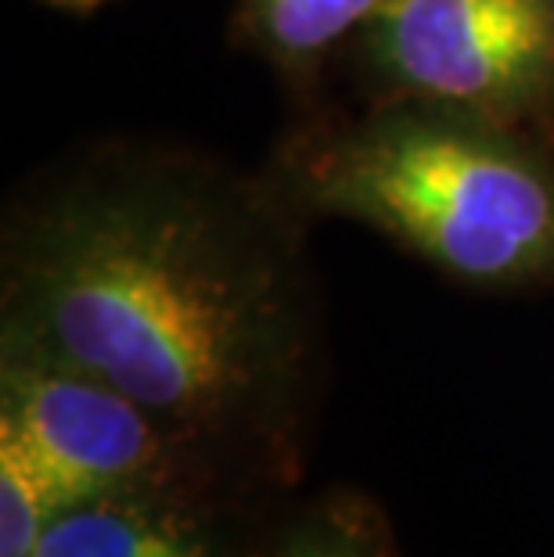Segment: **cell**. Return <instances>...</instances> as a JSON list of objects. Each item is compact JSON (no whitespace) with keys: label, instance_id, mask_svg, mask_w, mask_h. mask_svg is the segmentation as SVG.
<instances>
[{"label":"cell","instance_id":"1","mask_svg":"<svg viewBox=\"0 0 554 557\" xmlns=\"http://www.w3.org/2000/svg\"><path fill=\"white\" fill-rule=\"evenodd\" d=\"M0 338L120 388L259 507L303 479L321 320L263 173L137 140L47 170L4 220Z\"/></svg>","mask_w":554,"mask_h":557},{"label":"cell","instance_id":"2","mask_svg":"<svg viewBox=\"0 0 554 557\" xmlns=\"http://www.w3.org/2000/svg\"><path fill=\"white\" fill-rule=\"evenodd\" d=\"M263 176L299 216L385 234L476 292H554V140L407 98L313 120Z\"/></svg>","mask_w":554,"mask_h":557},{"label":"cell","instance_id":"3","mask_svg":"<svg viewBox=\"0 0 554 557\" xmlns=\"http://www.w3.org/2000/svg\"><path fill=\"white\" fill-rule=\"evenodd\" d=\"M0 438L37 471L58 515L112 496L259 504L120 388L0 338Z\"/></svg>","mask_w":554,"mask_h":557},{"label":"cell","instance_id":"4","mask_svg":"<svg viewBox=\"0 0 554 557\" xmlns=\"http://www.w3.org/2000/svg\"><path fill=\"white\" fill-rule=\"evenodd\" d=\"M349 47L371 101L446 104L554 140V0H385Z\"/></svg>","mask_w":554,"mask_h":557},{"label":"cell","instance_id":"5","mask_svg":"<svg viewBox=\"0 0 554 557\" xmlns=\"http://www.w3.org/2000/svg\"><path fill=\"white\" fill-rule=\"evenodd\" d=\"M256 515L198 496H112L54 515L33 557H259Z\"/></svg>","mask_w":554,"mask_h":557},{"label":"cell","instance_id":"6","mask_svg":"<svg viewBox=\"0 0 554 557\" xmlns=\"http://www.w3.org/2000/svg\"><path fill=\"white\" fill-rule=\"evenodd\" d=\"M385 0H238L234 37L296 90H310L338 47L360 37Z\"/></svg>","mask_w":554,"mask_h":557},{"label":"cell","instance_id":"7","mask_svg":"<svg viewBox=\"0 0 554 557\" xmlns=\"http://www.w3.org/2000/svg\"><path fill=\"white\" fill-rule=\"evenodd\" d=\"M267 557H404L382 504L364 490H324L270 536Z\"/></svg>","mask_w":554,"mask_h":557},{"label":"cell","instance_id":"8","mask_svg":"<svg viewBox=\"0 0 554 557\" xmlns=\"http://www.w3.org/2000/svg\"><path fill=\"white\" fill-rule=\"evenodd\" d=\"M58 507L37 471L8 438H0V557H33Z\"/></svg>","mask_w":554,"mask_h":557},{"label":"cell","instance_id":"9","mask_svg":"<svg viewBox=\"0 0 554 557\" xmlns=\"http://www.w3.org/2000/svg\"><path fill=\"white\" fill-rule=\"evenodd\" d=\"M47 4H54V8H62V11H98L101 4H109V0H47Z\"/></svg>","mask_w":554,"mask_h":557}]
</instances>
